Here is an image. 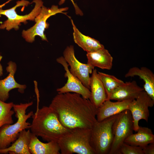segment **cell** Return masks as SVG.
Here are the masks:
<instances>
[{"label": "cell", "mask_w": 154, "mask_h": 154, "mask_svg": "<svg viewBox=\"0 0 154 154\" xmlns=\"http://www.w3.org/2000/svg\"><path fill=\"white\" fill-rule=\"evenodd\" d=\"M2 56H0V76H2L3 74V70L2 66L0 63V62L2 58Z\"/></svg>", "instance_id": "4316f807"}, {"label": "cell", "mask_w": 154, "mask_h": 154, "mask_svg": "<svg viewBox=\"0 0 154 154\" xmlns=\"http://www.w3.org/2000/svg\"><path fill=\"white\" fill-rule=\"evenodd\" d=\"M90 87L91 94L89 99L98 108L107 100V96L104 87L96 69H93L90 77Z\"/></svg>", "instance_id": "9a60e30c"}, {"label": "cell", "mask_w": 154, "mask_h": 154, "mask_svg": "<svg viewBox=\"0 0 154 154\" xmlns=\"http://www.w3.org/2000/svg\"><path fill=\"white\" fill-rule=\"evenodd\" d=\"M119 114L97 121L92 128L90 143L95 154H109L114 138L113 125Z\"/></svg>", "instance_id": "5b68a950"}, {"label": "cell", "mask_w": 154, "mask_h": 154, "mask_svg": "<svg viewBox=\"0 0 154 154\" xmlns=\"http://www.w3.org/2000/svg\"><path fill=\"white\" fill-rule=\"evenodd\" d=\"M63 57L68 66L71 73L77 78L83 85L89 89H90V77L94 69L87 64H84L79 62L76 58L73 46H67L63 53Z\"/></svg>", "instance_id": "9c48e42d"}, {"label": "cell", "mask_w": 154, "mask_h": 154, "mask_svg": "<svg viewBox=\"0 0 154 154\" xmlns=\"http://www.w3.org/2000/svg\"><path fill=\"white\" fill-rule=\"evenodd\" d=\"M6 68L7 72L9 73L8 76L3 80H0V99L5 102L9 97V92L11 90L18 88L21 93H24L27 86L17 83L14 78V75L17 70L16 63L12 61L7 64Z\"/></svg>", "instance_id": "7c38bea8"}, {"label": "cell", "mask_w": 154, "mask_h": 154, "mask_svg": "<svg viewBox=\"0 0 154 154\" xmlns=\"http://www.w3.org/2000/svg\"><path fill=\"white\" fill-rule=\"evenodd\" d=\"M136 132V133H132L127 137L124 142L142 147L149 144L154 143V135L151 129L139 126Z\"/></svg>", "instance_id": "44dd1931"}, {"label": "cell", "mask_w": 154, "mask_h": 154, "mask_svg": "<svg viewBox=\"0 0 154 154\" xmlns=\"http://www.w3.org/2000/svg\"><path fill=\"white\" fill-rule=\"evenodd\" d=\"M12 0H9L8 1L6 2L5 3V4H6L7 3H9V2H10V1H11Z\"/></svg>", "instance_id": "83f0119b"}, {"label": "cell", "mask_w": 154, "mask_h": 154, "mask_svg": "<svg viewBox=\"0 0 154 154\" xmlns=\"http://www.w3.org/2000/svg\"><path fill=\"white\" fill-rule=\"evenodd\" d=\"M142 148L144 154H154V143L149 144Z\"/></svg>", "instance_id": "d4e9b609"}, {"label": "cell", "mask_w": 154, "mask_h": 154, "mask_svg": "<svg viewBox=\"0 0 154 154\" xmlns=\"http://www.w3.org/2000/svg\"><path fill=\"white\" fill-rule=\"evenodd\" d=\"M29 149L31 154H59L58 143L53 141L44 143L31 132Z\"/></svg>", "instance_id": "d6986e66"}, {"label": "cell", "mask_w": 154, "mask_h": 154, "mask_svg": "<svg viewBox=\"0 0 154 154\" xmlns=\"http://www.w3.org/2000/svg\"><path fill=\"white\" fill-rule=\"evenodd\" d=\"M116 154H144L142 147L123 143Z\"/></svg>", "instance_id": "cb8c5ba5"}, {"label": "cell", "mask_w": 154, "mask_h": 154, "mask_svg": "<svg viewBox=\"0 0 154 154\" xmlns=\"http://www.w3.org/2000/svg\"><path fill=\"white\" fill-rule=\"evenodd\" d=\"M68 9V7L59 8L57 5H52L50 8H47L43 5L41 8L39 14L35 17V25L26 30L22 32V36L28 42L32 43L35 40L37 36H39L42 40L48 41L44 32L48 29L49 24L47 22V19L50 17L58 13L66 15L64 12Z\"/></svg>", "instance_id": "52a82bcc"}, {"label": "cell", "mask_w": 154, "mask_h": 154, "mask_svg": "<svg viewBox=\"0 0 154 154\" xmlns=\"http://www.w3.org/2000/svg\"><path fill=\"white\" fill-rule=\"evenodd\" d=\"M56 61L64 67L65 72L64 77L67 78L66 83L62 87L58 88V94L72 92L78 94L83 98L89 99L91 94L89 89L85 87L80 80L72 74L68 68V65L63 56L56 59Z\"/></svg>", "instance_id": "8fae6325"}, {"label": "cell", "mask_w": 154, "mask_h": 154, "mask_svg": "<svg viewBox=\"0 0 154 154\" xmlns=\"http://www.w3.org/2000/svg\"><path fill=\"white\" fill-rule=\"evenodd\" d=\"M87 64L94 68L98 67L110 70L112 68L113 58L108 51L104 48L95 51L87 52Z\"/></svg>", "instance_id": "e0dca14e"}, {"label": "cell", "mask_w": 154, "mask_h": 154, "mask_svg": "<svg viewBox=\"0 0 154 154\" xmlns=\"http://www.w3.org/2000/svg\"><path fill=\"white\" fill-rule=\"evenodd\" d=\"M49 106L56 113L61 124L69 129H91L97 121L98 108L89 99L78 94H58L53 98Z\"/></svg>", "instance_id": "6da1fadb"}, {"label": "cell", "mask_w": 154, "mask_h": 154, "mask_svg": "<svg viewBox=\"0 0 154 154\" xmlns=\"http://www.w3.org/2000/svg\"><path fill=\"white\" fill-rule=\"evenodd\" d=\"M144 90L135 80L124 82L113 91L110 100L117 101L132 100L136 98Z\"/></svg>", "instance_id": "4fadbf2b"}, {"label": "cell", "mask_w": 154, "mask_h": 154, "mask_svg": "<svg viewBox=\"0 0 154 154\" xmlns=\"http://www.w3.org/2000/svg\"><path fill=\"white\" fill-rule=\"evenodd\" d=\"M91 129L76 128L70 129L58 143L62 154H95L90 145Z\"/></svg>", "instance_id": "277c9868"}, {"label": "cell", "mask_w": 154, "mask_h": 154, "mask_svg": "<svg viewBox=\"0 0 154 154\" xmlns=\"http://www.w3.org/2000/svg\"><path fill=\"white\" fill-rule=\"evenodd\" d=\"M66 0H60L59 2V5H61L64 3ZM72 2L75 9L76 14L80 15H83L82 11L80 9L77 5L74 2L73 0H70Z\"/></svg>", "instance_id": "484cf974"}, {"label": "cell", "mask_w": 154, "mask_h": 154, "mask_svg": "<svg viewBox=\"0 0 154 154\" xmlns=\"http://www.w3.org/2000/svg\"><path fill=\"white\" fill-rule=\"evenodd\" d=\"M132 100H127L112 102L110 100H106L98 109L96 116L97 121H101L128 109L129 105Z\"/></svg>", "instance_id": "5bb4252c"}, {"label": "cell", "mask_w": 154, "mask_h": 154, "mask_svg": "<svg viewBox=\"0 0 154 154\" xmlns=\"http://www.w3.org/2000/svg\"><path fill=\"white\" fill-rule=\"evenodd\" d=\"M74 42L87 52H92L104 48L98 40L82 34L77 28L72 19H71Z\"/></svg>", "instance_id": "ffe728a7"}, {"label": "cell", "mask_w": 154, "mask_h": 154, "mask_svg": "<svg viewBox=\"0 0 154 154\" xmlns=\"http://www.w3.org/2000/svg\"><path fill=\"white\" fill-rule=\"evenodd\" d=\"M133 119L131 113L127 109L119 114L114 123L113 141L109 154H116L125 140L133 133Z\"/></svg>", "instance_id": "ba28073f"}, {"label": "cell", "mask_w": 154, "mask_h": 154, "mask_svg": "<svg viewBox=\"0 0 154 154\" xmlns=\"http://www.w3.org/2000/svg\"><path fill=\"white\" fill-rule=\"evenodd\" d=\"M33 3L35 4L33 9L29 14L24 15L17 14L16 9L19 7L27 6L30 4L29 1L26 0L17 1L16 5L9 9L3 10L0 8V17L1 15H4L7 18V20L0 25V29H5L9 31L13 29L17 30L19 29L21 23H26L28 20L34 21L35 17L39 13L43 3L42 0H33Z\"/></svg>", "instance_id": "8992f818"}, {"label": "cell", "mask_w": 154, "mask_h": 154, "mask_svg": "<svg viewBox=\"0 0 154 154\" xmlns=\"http://www.w3.org/2000/svg\"><path fill=\"white\" fill-rule=\"evenodd\" d=\"M33 104L32 101L14 104L13 108L17 120L15 123L5 124L0 128V149L9 147L17 139L21 131L30 129L31 123L27 121L34 113L31 111L27 114L26 110Z\"/></svg>", "instance_id": "3957f363"}, {"label": "cell", "mask_w": 154, "mask_h": 154, "mask_svg": "<svg viewBox=\"0 0 154 154\" xmlns=\"http://www.w3.org/2000/svg\"><path fill=\"white\" fill-rule=\"evenodd\" d=\"M31 132L44 141L58 142L70 129L64 127L54 111L49 106H43L32 116Z\"/></svg>", "instance_id": "7a4b0ae2"}, {"label": "cell", "mask_w": 154, "mask_h": 154, "mask_svg": "<svg viewBox=\"0 0 154 154\" xmlns=\"http://www.w3.org/2000/svg\"><path fill=\"white\" fill-rule=\"evenodd\" d=\"M138 76L144 82V89L151 98L154 100V74L149 68L142 67L131 68L125 74V78Z\"/></svg>", "instance_id": "2e32d148"}, {"label": "cell", "mask_w": 154, "mask_h": 154, "mask_svg": "<svg viewBox=\"0 0 154 154\" xmlns=\"http://www.w3.org/2000/svg\"><path fill=\"white\" fill-rule=\"evenodd\" d=\"M154 104L153 100L147 93L143 90L136 98L132 100L130 103L128 110L132 115L133 123V130L137 131L139 126V121L144 119L147 122L149 116V108Z\"/></svg>", "instance_id": "30bf717a"}, {"label": "cell", "mask_w": 154, "mask_h": 154, "mask_svg": "<svg viewBox=\"0 0 154 154\" xmlns=\"http://www.w3.org/2000/svg\"><path fill=\"white\" fill-rule=\"evenodd\" d=\"M31 133L30 130L21 131L17 139L9 147L0 149V154H31L29 149Z\"/></svg>", "instance_id": "ac0fdd59"}, {"label": "cell", "mask_w": 154, "mask_h": 154, "mask_svg": "<svg viewBox=\"0 0 154 154\" xmlns=\"http://www.w3.org/2000/svg\"><path fill=\"white\" fill-rule=\"evenodd\" d=\"M14 104L13 102L7 103L0 99V128L5 125L13 123L12 116L15 113L12 109Z\"/></svg>", "instance_id": "603a6c76"}, {"label": "cell", "mask_w": 154, "mask_h": 154, "mask_svg": "<svg viewBox=\"0 0 154 154\" xmlns=\"http://www.w3.org/2000/svg\"><path fill=\"white\" fill-rule=\"evenodd\" d=\"M98 73L105 90L106 100H110L113 91L124 82L113 75L99 72Z\"/></svg>", "instance_id": "7402d4cb"}]
</instances>
